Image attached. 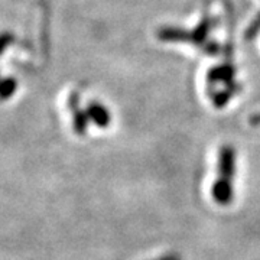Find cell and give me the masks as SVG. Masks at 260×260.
Returning a JSON list of instances; mask_svg holds the SVG:
<instances>
[{
  "instance_id": "5",
  "label": "cell",
  "mask_w": 260,
  "mask_h": 260,
  "mask_svg": "<svg viewBox=\"0 0 260 260\" xmlns=\"http://www.w3.org/2000/svg\"><path fill=\"white\" fill-rule=\"evenodd\" d=\"M70 109L73 112V121H74V130L78 135H84L87 132V124H88V116L87 112H83L78 107V95L73 94L70 99Z\"/></svg>"
},
{
  "instance_id": "3",
  "label": "cell",
  "mask_w": 260,
  "mask_h": 260,
  "mask_svg": "<svg viewBox=\"0 0 260 260\" xmlns=\"http://www.w3.org/2000/svg\"><path fill=\"white\" fill-rule=\"evenodd\" d=\"M234 75H236V70L232 65L223 64L218 67H214L210 70V73L207 75L208 84H217L223 83L227 87H236L233 81H234Z\"/></svg>"
},
{
  "instance_id": "2",
  "label": "cell",
  "mask_w": 260,
  "mask_h": 260,
  "mask_svg": "<svg viewBox=\"0 0 260 260\" xmlns=\"http://www.w3.org/2000/svg\"><path fill=\"white\" fill-rule=\"evenodd\" d=\"M211 28H213V20L207 16L192 30L167 26L159 30L158 38L164 42H191L195 45H205Z\"/></svg>"
},
{
  "instance_id": "8",
  "label": "cell",
  "mask_w": 260,
  "mask_h": 260,
  "mask_svg": "<svg viewBox=\"0 0 260 260\" xmlns=\"http://www.w3.org/2000/svg\"><path fill=\"white\" fill-rule=\"evenodd\" d=\"M259 30H260V15L253 20V23H251L250 26L247 28V30H246V39H253V38H256V35L259 34Z\"/></svg>"
},
{
  "instance_id": "1",
  "label": "cell",
  "mask_w": 260,
  "mask_h": 260,
  "mask_svg": "<svg viewBox=\"0 0 260 260\" xmlns=\"http://www.w3.org/2000/svg\"><path fill=\"white\" fill-rule=\"evenodd\" d=\"M236 172V150L223 146L218 156V178L213 185V198L217 204L229 205L233 201V178Z\"/></svg>"
},
{
  "instance_id": "7",
  "label": "cell",
  "mask_w": 260,
  "mask_h": 260,
  "mask_svg": "<svg viewBox=\"0 0 260 260\" xmlns=\"http://www.w3.org/2000/svg\"><path fill=\"white\" fill-rule=\"evenodd\" d=\"M236 90V87H227L223 91H218V93L211 94V100L213 104L217 109H221L224 106H227V103L230 102V99L233 97V91Z\"/></svg>"
},
{
  "instance_id": "4",
  "label": "cell",
  "mask_w": 260,
  "mask_h": 260,
  "mask_svg": "<svg viewBox=\"0 0 260 260\" xmlns=\"http://www.w3.org/2000/svg\"><path fill=\"white\" fill-rule=\"evenodd\" d=\"M85 112H87V116H88L90 121H93L95 126H99L102 129L107 127L110 124V121H112L110 113L103 106L102 103H90Z\"/></svg>"
},
{
  "instance_id": "10",
  "label": "cell",
  "mask_w": 260,
  "mask_h": 260,
  "mask_svg": "<svg viewBox=\"0 0 260 260\" xmlns=\"http://www.w3.org/2000/svg\"><path fill=\"white\" fill-rule=\"evenodd\" d=\"M158 260H181L178 257L177 254H168V256H164V257H160Z\"/></svg>"
},
{
  "instance_id": "9",
  "label": "cell",
  "mask_w": 260,
  "mask_h": 260,
  "mask_svg": "<svg viewBox=\"0 0 260 260\" xmlns=\"http://www.w3.org/2000/svg\"><path fill=\"white\" fill-rule=\"evenodd\" d=\"M15 41V37L9 34V32H6V34H0V54L6 49V48L9 47L10 44Z\"/></svg>"
},
{
  "instance_id": "6",
  "label": "cell",
  "mask_w": 260,
  "mask_h": 260,
  "mask_svg": "<svg viewBox=\"0 0 260 260\" xmlns=\"http://www.w3.org/2000/svg\"><path fill=\"white\" fill-rule=\"evenodd\" d=\"M18 88V83L15 78H0V99L8 100Z\"/></svg>"
}]
</instances>
